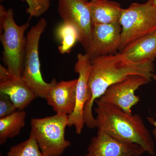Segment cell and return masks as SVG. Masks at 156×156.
<instances>
[{
    "label": "cell",
    "mask_w": 156,
    "mask_h": 156,
    "mask_svg": "<svg viewBox=\"0 0 156 156\" xmlns=\"http://www.w3.org/2000/svg\"><path fill=\"white\" fill-rule=\"evenodd\" d=\"M8 156H46L43 153L37 140L31 135L28 139L11 147Z\"/></svg>",
    "instance_id": "cell-18"
},
{
    "label": "cell",
    "mask_w": 156,
    "mask_h": 156,
    "mask_svg": "<svg viewBox=\"0 0 156 156\" xmlns=\"http://www.w3.org/2000/svg\"><path fill=\"white\" fill-rule=\"evenodd\" d=\"M147 121L151 125L154 126V128L153 130L152 134H153L154 137L156 140V120H155L152 117H147Z\"/></svg>",
    "instance_id": "cell-20"
},
{
    "label": "cell",
    "mask_w": 156,
    "mask_h": 156,
    "mask_svg": "<svg viewBox=\"0 0 156 156\" xmlns=\"http://www.w3.org/2000/svg\"><path fill=\"white\" fill-rule=\"evenodd\" d=\"M93 25L119 22L123 9L117 2L90 0L88 4Z\"/></svg>",
    "instance_id": "cell-14"
},
{
    "label": "cell",
    "mask_w": 156,
    "mask_h": 156,
    "mask_svg": "<svg viewBox=\"0 0 156 156\" xmlns=\"http://www.w3.org/2000/svg\"><path fill=\"white\" fill-rule=\"evenodd\" d=\"M26 113L23 110L16 111L0 119V144H4L9 138L17 136L25 124Z\"/></svg>",
    "instance_id": "cell-16"
},
{
    "label": "cell",
    "mask_w": 156,
    "mask_h": 156,
    "mask_svg": "<svg viewBox=\"0 0 156 156\" xmlns=\"http://www.w3.org/2000/svg\"><path fill=\"white\" fill-rule=\"evenodd\" d=\"M89 0H58V11L63 22L75 26L80 35L79 42L85 50L89 49L93 24L88 4Z\"/></svg>",
    "instance_id": "cell-7"
},
{
    "label": "cell",
    "mask_w": 156,
    "mask_h": 156,
    "mask_svg": "<svg viewBox=\"0 0 156 156\" xmlns=\"http://www.w3.org/2000/svg\"><path fill=\"white\" fill-rule=\"evenodd\" d=\"M56 36L61 42L58 47L59 53L62 54L69 53L77 42H79L80 35L77 29L69 23L63 22L56 31Z\"/></svg>",
    "instance_id": "cell-17"
},
{
    "label": "cell",
    "mask_w": 156,
    "mask_h": 156,
    "mask_svg": "<svg viewBox=\"0 0 156 156\" xmlns=\"http://www.w3.org/2000/svg\"><path fill=\"white\" fill-rule=\"evenodd\" d=\"M153 80H154V81H155L156 82V73H154L153 76L152 77Z\"/></svg>",
    "instance_id": "cell-21"
},
{
    "label": "cell",
    "mask_w": 156,
    "mask_h": 156,
    "mask_svg": "<svg viewBox=\"0 0 156 156\" xmlns=\"http://www.w3.org/2000/svg\"><path fill=\"white\" fill-rule=\"evenodd\" d=\"M145 152L141 146L117 139L98 130L91 139L86 156H142Z\"/></svg>",
    "instance_id": "cell-11"
},
{
    "label": "cell",
    "mask_w": 156,
    "mask_h": 156,
    "mask_svg": "<svg viewBox=\"0 0 156 156\" xmlns=\"http://www.w3.org/2000/svg\"><path fill=\"white\" fill-rule=\"evenodd\" d=\"M153 2L154 5L156 6V0H153Z\"/></svg>",
    "instance_id": "cell-22"
},
{
    "label": "cell",
    "mask_w": 156,
    "mask_h": 156,
    "mask_svg": "<svg viewBox=\"0 0 156 156\" xmlns=\"http://www.w3.org/2000/svg\"><path fill=\"white\" fill-rule=\"evenodd\" d=\"M0 92L8 95L19 110L24 109L37 98L21 76L12 74L2 65H0Z\"/></svg>",
    "instance_id": "cell-12"
},
{
    "label": "cell",
    "mask_w": 156,
    "mask_h": 156,
    "mask_svg": "<svg viewBox=\"0 0 156 156\" xmlns=\"http://www.w3.org/2000/svg\"><path fill=\"white\" fill-rule=\"evenodd\" d=\"M120 52L131 61H154L156 58V31L132 42Z\"/></svg>",
    "instance_id": "cell-15"
},
{
    "label": "cell",
    "mask_w": 156,
    "mask_h": 156,
    "mask_svg": "<svg viewBox=\"0 0 156 156\" xmlns=\"http://www.w3.org/2000/svg\"><path fill=\"white\" fill-rule=\"evenodd\" d=\"M119 22L122 28L120 52L132 42L156 31V6L153 0L132 3L123 9Z\"/></svg>",
    "instance_id": "cell-5"
},
{
    "label": "cell",
    "mask_w": 156,
    "mask_h": 156,
    "mask_svg": "<svg viewBox=\"0 0 156 156\" xmlns=\"http://www.w3.org/2000/svg\"><path fill=\"white\" fill-rule=\"evenodd\" d=\"M150 82L141 76H130L109 87L97 100L102 103L117 107L127 113L132 114V107L140 101V98L135 95V92L140 87Z\"/></svg>",
    "instance_id": "cell-8"
},
{
    "label": "cell",
    "mask_w": 156,
    "mask_h": 156,
    "mask_svg": "<svg viewBox=\"0 0 156 156\" xmlns=\"http://www.w3.org/2000/svg\"><path fill=\"white\" fill-rule=\"evenodd\" d=\"M91 60L89 79L91 98L84 111L85 125L87 128H96L92 108L95 101L103 95L112 85L133 75L141 76L149 81L152 80L154 71V61L134 62L121 52L99 56Z\"/></svg>",
    "instance_id": "cell-1"
},
{
    "label": "cell",
    "mask_w": 156,
    "mask_h": 156,
    "mask_svg": "<svg viewBox=\"0 0 156 156\" xmlns=\"http://www.w3.org/2000/svg\"><path fill=\"white\" fill-rule=\"evenodd\" d=\"M77 79L56 82L45 99L56 114L69 115L74 110Z\"/></svg>",
    "instance_id": "cell-13"
},
{
    "label": "cell",
    "mask_w": 156,
    "mask_h": 156,
    "mask_svg": "<svg viewBox=\"0 0 156 156\" xmlns=\"http://www.w3.org/2000/svg\"><path fill=\"white\" fill-rule=\"evenodd\" d=\"M91 60L86 53H79L75 64V71L79 75L76 87V102L74 110L68 115L69 127L74 126L76 133L80 134L84 128V111L91 98L89 79Z\"/></svg>",
    "instance_id": "cell-9"
},
{
    "label": "cell",
    "mask_w": 156,
    "mask_h": 156,
    "mask_svg": "<svg viewBox=\"0 0 156 156\" xmlns=\"http://www.w3.org/2000/svg\"><path fill=\"white\" fill-rule=\"evenodd\" d=\"M17 109L10 97L0 92V119L11 114Z\"/></svg>",
    "instance_id": "cell-19"
},
{
    "label": "cell",
    "mask_w": 156,
    "mask_h": 156,
    "mask_svg": "<svg viewBox=\"0 0 156 156\" xmlns=\"http://www.w3.org/2000/svg\"><path fill=\"white\" fill-rule=\"evenodd\" d=\"M122 31L120 22L93 25L91 42L85 53L91 60L115 54L121 45Z\"/></svg>",
    "instance_id": "cell-10"
},
{
    "label": "cell",
    "mask_w": 156,
    "mask_h": 156,
    "mask_svg": "<svg viewBox=\"0 0 156 156\" xmlns=\"http://www.w3.org/2000/svg\"><path fill=\"white\" fill-rule=\"evenodd\" d=\"M26 23L17 25L11 9H6L0 6V39L2 45V61L9 72L21 76L24 68L26 37V30L29 27Z\"/></svg>",
    "instance_id": "cell-3"
},
{
    "label": "cell",
    "mask_w": 156,
    "mask_h": 156,
    "mask_svg": "<svg viewBox=\"0 0 156 156\" xmlns=\"http://www.w3.org/2000/svg\"><path fill=\"white\" fill-rule=\"evenodd\" d=\"M30 134L37 140L40 149L46 156H60L70 146L65 138L68 126V115H54L31 120Z\"/></svg>",
    "instance_id": "cell-4"
},
{
    "label": "cell",
    "mask_w": 156,
    "mask_h": 156,
    "mask_svg": "<svg viewBox=\"0 0 156 156\" xmlns=\"http://www.w3.org/2000/svg\"><path fill=\"white\" fill-rule=\"evenodd\" d=\"M96 128L117 139L136 144L154 155V144L148 129L138 114H129L117 107L95 101Z\"/></svg>",
    "instance_id": "cell-2"
},
{
    "label": "cell",
    "mask_w": 156,
    "mask_h": 156,
    "mask_svg": "<svg viewBox=\"0 0 156 156\" xmlns=\"http://www.w3.org/2000/svg\"><path fill=\"white\" fill-rule=\"evenodd\" d=\"M47 25V20L41 18L27 32L24 68L21 76L37 97L44 98H45L49 90L57 82L55 79L50 83L45 82L41 72L39 42Z\"/></svg>",
    "instance_id": "cell-6"
}]
</instances>
